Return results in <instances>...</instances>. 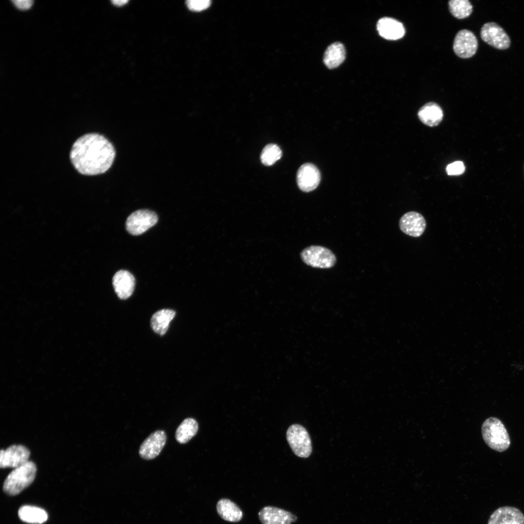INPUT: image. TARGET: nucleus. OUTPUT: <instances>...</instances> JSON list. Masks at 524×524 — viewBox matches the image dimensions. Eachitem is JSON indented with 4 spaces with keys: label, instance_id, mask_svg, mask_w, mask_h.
<instances>
[{
    "label": "nucleus",
    "instance_id": "obj_5",
    "mask_svg": "<svg viewBox=\"0 0 524 524\" xmlns=\"http://www.w3.org/2000/svg\"><path fill=\"white\" fill-rule=\"evenodd\" d=\"M303 261L313 267L328 268L334 265L336 257L328 249L312 246L304 249L301 253Z\"/></svg>",
    "mask_w": 524,
    "mask_h": 524
},
{
    "label": "nucleus",
    "instance_id": "obj_4",
    "mask_svg": "<svg viewBox=\"0 0 524 524\" xmlns=\"http://www.w3.org/2000/svg\"><path fill=\"white\" fill-rule=\"evenodd\" d=\"M286 438L295 455L300 458H308L311 453V438L307 430L298 424H293L287 429Z\"/></svg>",
    "mask_w": 524,
    "mask_h": 524
},
{
    "label": "nucleus",
    "instance_id": "obj_19",
    "mask_svg": "<svg viewBox=\"0 0 524 524\" xmlns=\"http://www.w3.org/2000/svg\"><path fill=\"white\" fill-rule=\"evenodd\" d=\"M345 58V50L343 44L335 42L327 49L324 56L325 65L329 69L339 66Z\"/></svg>",
    "mask_w": 524,
    "mask_h": 524
},
{
    "label": "nucleus",
    "instance_id": "obj_8",
    "mask_svg": "<svg viewBox=\"0 0 524 524\" xmlns=\"http://www.w3.org/2000/svg\"><path fill=\"white\" fill-rule=\"evenodd\" d=\"M29 450L22 445H12L6 450H1L0 466L1 468H17L28 462Z\"/></svg>",
    "mask_w": 524,
    "mask_h": 524
},
{
    "label": "nucleus",
    "instance_id": "obj_22",
    "mask_svg": "<svg viewBox=\"0 0 524 524\" xmlns=\"http://www.w3.org/2000/svg\"><path fill=\"white\" fill-rule=\"evenodd\" d=\"M198 429V423L195 419L192 418L185 419L176 429V439L180 443H187L196 435Z\"/></svg>",
    "mask_w": 524,
    "mask_h": 524
},
{
    "label": "nucleus",
    "instance_id": "obj_1",
    "mask_svg": "<svg viewBox=\"0 0 524 524\" xmlns=\"http://www.w3.org/2000/svg\"><path fill=\"white\" fill-rule=\"evenodd\" d=\"M116 155L113 144L97 133L85 134L73 144L70 159L75 169L84 175L104 173L112 165Z\"/></svg>",
    "mask_w": 524,
    "mask_h": 524
},
{
    "label": "nucleus",
    "instance_id": "obj_16",
    "mask_svg": "<svg viewBox=\"0 0 524 524\" xmlns=\"http://www.w3.org/2000/svg\"><path fill=\"white\" fill-rule=\"evenodd\" d=\"M377 27L379 35L387 40H395L400 39L404 36L405 33V29L402 23L392 17H384L379 19Z\"/></svg>",
    "mask_w": 524,
    "mask_h": 524
},
{
    "label": "nucleus",
    "instance_id": "obj_27",
    "mask_svg": "<svg viewBox=\"0 0 524 524\" xmlns=\"http://www.w3.org/2000/svg\"><path fill=\"white\" fill-rule=\"evenodd\" d=\"M12 2L18 9L24 10L30 7L33 0H13Z\"/></svg>",
    "mask_w": 524,
    "mask_h": 524
},
{
    "label": "nucleus",
    "instance_id": "obj_23",
    "mask_svg": "<svg viewBox=\"0 0 524 524\" xmlns=\"http://www.w3.org/2000/svg\"><path fill=\"white\" fill-rule=\"evenodd\" d=\"M448 5L451 14L458 19L469 16L473 11L472 5L468 0H451Z\"/></svg>",
    "mask_w": 524,
    "mask_h": 524
},
{
    "label": "nucleus",
    "instance_id": "obj_9",
    "mask_svg": "<svg viewBox=\"0 0 524 524\" xmlns=\"http://www.w3.org/2000/svg\"><path fill=\"white\" fill-rule=\"evenodd\" d=\"M478 42L473 32L468 30L459 31L456 34L453 44V49L457 56L462 58H469L476 52Z\"/></svg>",
    "mask_w": 524,
    "mask_h": 524
},
{
    "label": "nucleus",
    "instance_id": "obj_10",
    "mask_svg": "<svg viewBox=\"0 0 524 524\" xmlns=\"http://www.w3.org/2000/svg\"><path fill=\"white\" fill-rule=\"evenodd\" d=\"M166 435L163 430H157L151 433L141 444L139 450L140 456L143 459L150 460L157 457L165 444Z\"/></svg>",
    "mask_w": 524,
    "mask_h": 524
},
{
    "label": "nucleus",
    "instance_id": "obj_28",
    "mask_svg": "<svg viewBox=\"0 0 524 524\" xmlns=\"http://www.w3.org/2000/svg\"><path fill=\"white\" fill-rule=\"evenodd\" d=\"M128 2V0H114L112 2L116 6H122Z\"/></svg>",
    "mask_w": 524,
    "mask_h": 524
},
{
    "label": "nucleus",
    "instance_id": "obj_17",
    "mask_svg": "<svg viewBox=\"0 0 524 524\" xmlns=\"http://www.w3.org/2000/svg\"><path fill=\"white\" fill-rule=\"evenodd\" d=\"M418 115L424 124L429 127H434L442 121L443 112L438 104L433 102H429L420 109Z\"/></svg>",
    "mask_w": 524,
    "mask_h": 524
},
{
    "label": "nucleus",
    "instance_id": "obj_6",
    "mask_svg": "<svg viewBox=\"0 0 524 524\" xmlns=\"http://www.w3.org/2000/svg\"><path fill=\"white\" fill-rule=\"evenodd\" d=\"M158 220L156 213L147 209L138 210L131 213L126 222L127 230L132 235H139L154 226Z\"/></svg>",
    "mask_w": 524,
    "mask_h": 524
},
{
    "label": "nucleus",
    "instance_id": "obj_7",
    "mask_svg": "<svg viewBox=\"0 0 524 524\" xmlns=\"http://www.w3.org/2000/svg\"><path fill=\"white\" fill-rule=\"evenodd\" d=\"M481 39L491 47L506 49L510 45V40L505 30L495 22L484 24L480 31Z\"/></svg>",
    "mask_w": 524,
    "mask_h": 524
},
{
    "label": "nucleus",
    "instance_id": "obj_21",
    "mask_svg": "<svg viewBox=\"0 0 524 524\" xmlns=\"http://www.w3.org/2000/svg\"><path fill=\"white\" fill-rule=\"evenodd\" d=\"M19 518L22 521L30 524H40L48 519L47 512L43 509L32 506H23L18 510Z\"/></svg>",
    "mask_w": 524,
    "mask_h": 524
},
{
    "label": "nucleus",
    "instance_id": "obj_15",
    "mask_svg": "<svg viewBox=\"0 0 524 524\" xmlns=\"http://www.w3.org/2000/svg\"><path fill=\"white\" fill-rule=\"evenodd\" d=\"M135 279L129 271L120 270L113 278V285L118 297L126 299L131 296L134 289Z\"/></svg>",
    "mask_w": 524,
    "mask_h": 524
},
{
    "label": "nucleus",
    "instance_id": "obj_20",
    "mask_svg": "<svg viewBox=\"0 0 524 524\" xmlns=\"http://www.w3.org/2000/svg\"><path fill=\"white\" fill-rule=\"evenodd\" d=\"M175 314V311L170 309H162L157 311L151 318L150 323L152 329L160 335H164Z\"/></svg>",
    "mask_w": 524,
    "mask_h": 524
},
{
    "label": "nucleus",
    "instance_id": "obj_24",
    "mask_svg": "<svg viewBox=\"0 0 524 524\" xmlns=\"http://www.w3.org/2000/svg\"><path fill=\"white\" fill-rule=\"evenodd\" d=\"M282 156V151L276 144H270L265 146L261 154V160L265 165L270 166L279 160Z\"/></svg>",
    "mask_w": 524,
    "mask_h": 524
},
{
    "label": "nucleus",
    "instance_id": "obj_26",
    "mask_svg": "<svg viewBox=\"0 0 524 524\" xmlns=\"http://www.w3.org/2000/svg\"><path fill=\"white\" fill-rule=\"evenodd\" d=\"M187 7L191 10L200 11L208 8L211 5L209 0H188L186 1Z\"/></svg>",
    "mask_w": 524,
    "mask_h": 524
},
{
    "label": "nucleus",
    "instance_id": "obj_13",
    "mask_svg": "<svg viewBox=\"0 0 524 524\" xmlns=\"http://www.w3.org/2000/svg\"><path fill=\"white\" fill-rule=\"evenodd\" d=\"M258 517L262 524H291L297 519L291 512L273 506L263 508Z\"/></svg>",
    "mask_w": 524,
    "mask_h": 524
},
{
    "label": "nucleus",
    "instance_id": "obj_12",
    "mask_svg": "<svg viewBox=\"0 0 524 524\" xmlns=\"http://www.w3.org/2000/svg\"><path fill=\"white\" fill-rule=\"evenodd\" d=\"M320 179L318 169L312 164H304L298 170L297 183L303 192H309L314 190L318 185Z\"/></svg>",
    "mask_w": 524,
    "mask_h": 524
},
{
    "label": "nucleus",
    "instance_id": "obj_25",
    "mask_svg": "<svg viewBox=\"0 0 524 524\" xmlns=\"http://www.w3.org/2000/svg\"><path fill=\"white\" fill-rule=\"evenodd\" d=\"M465 170V166L461 161H456L449 164L446 171L448 175L458 176L462 174Z\"/></svg>",
    "mask_w": 524,
    "mask_h": 524
},
{
    "label": "nucleus",
    "instance_id": "obj_3",
    "mask_svg": "<svg viewBox=\"0 0 524 524\" xmlns=\"http://www.w3.org/2000/svg\"><path fill=\"white\" fill-rule=\"evenodd\" d=\"M36 470L35 464L31 461L15 468L4 481V491L10 495L19 494L33 482Z\"/></svg>",
    "mask_w": 524,
    "mask_h": 524
},
{
    "label": "nucleus",
    "instance_id": "obj_14",
    "mask_svg": "<svg viewBox=\"0 0 524 524\" xmlns=\"http://www.w3.org/2000/svg\"><path fill=\"white\" fill-rule=\"evenodd\" d=\"M488 524H524V515L517 508L502 507L491 514Z\"/></svg>",
    "mask_w": 524,
    "mask_h": 524
},
{
    "label": "nucleus",
    "instance_id": "obj_18",
    "mask_svg": "<svg viewBox=\"0 0 524 524\" xmlns=\"http://www.w3.org/2000/svg\"><path fill=\"white\" fill-rule=\"evenodd\" d=\"M216 511L224 520L230 522H238L243 517V512L235 503L227 498L220 499L216 504Z\"/></svg>",
    "mask_w": 524,
    "mask_h": 524
},
{
    "label": "nucleus",
    "instance_id": "obj_2",
    "mask_svg": "<svg viewBox=\"0 0 524 524\" xmlns=\"http://www.w3.org/2000/svg\"><path fill=\"white\" fill-rule=\"evenodd\" d=\"M483 439L491 449L499 452L509 447L510 438L503 423L499 419L491 417L486 419L481 427Z\"/></svg>",
    "mask_w": 524,
    "mask_h": 524
},
{
    "label": "nucleus",
    "instance_id": "obj_11",
    "mask_svg": "<svg viewBox=\"0 0 524 524\" xmlns=\"http://www.w3.org/2000/svg\"><path fill=\"white\" fill-rule=\"evenodd\" d=\"M426 221L420 213L411 211L403 214L399 220V228L405 234L413 237L422 235L426 228Z\"/></svg>",
    "mask_w": 524,
    "mask_h": 524
}]
</instances>
